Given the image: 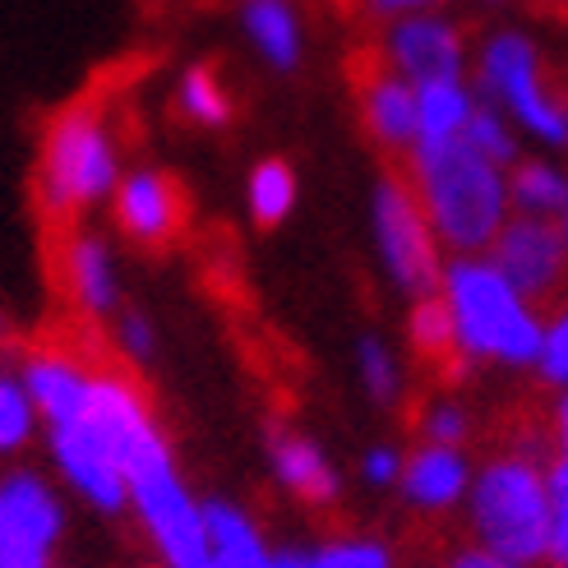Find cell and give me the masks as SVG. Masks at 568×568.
I'll list each match as a JSON object with an SVG mask.
<instances>
[{"label":"cell","instance_id":"cell-20","mask_svg":"<svg viewBox=\"0 0 568 568\" xmlns=\"http://www.w3.org/2000/svg\"><path fill=\"white\" fill-rule=\"evenodd\" d=\"M508 204L523 217H559L568 209V158L564 153H523L508 166Z\"/></svg>","mask_w":568,"mask_h":568},{"label":"cell","instance_id":"cell-12","mask_svg":"<svg viewBox=\"0 0 568 568\" xmlns=\"http://www.w3.org/2000/svg\"><path fill=\"white\" fill-rule=\"evenodd\" d=\"M0 514H6V555L0 559H51L65 536V504L38 471L0 476Z\"/></svg>","mask_w":568,"mask_h":568},{"label":"cell","instance_id":"cell-28","mask_svg":"<svg viewBox=\"0 0 568 568\" xmlns=\"http://www.w3.org/2000/svg\"><path fill=\"white\" fill-rule=\"evenodd\" d=\"M38 425H42V416L33 407V393H28L23 375L0 365V458L23 453L28 444H33Z\"/></svg>","mask_w":568,"mask_h":568},{"label":"cell","instance_id":"cell-27","mask_svg":"<svg viewBox=\"0 0 568 568\" xmlns=\"http://www.w3.org/2000/svg\"><path fill=\"white\" fill-rule=\"evenodd\" d=\"M463 144H467L471 153H480V158H490L495 166H504V172L527 153V149H523L527 139L518 134V125L508 121L495 102H486V98L471 106V116H467V125H463Z\"/></svg>","mask_w":568,"mask_h":568},{"label":"cell","instance_id":"cell-3","mask_svg":"<svg viewBox=\"0 0 568 568\" xmlns=\"http://www.w3.org/2000/svg\"><path fill=\"white\" fill-rule=\"evenodd\" d=\"M463 514L476 546L541 568L550 546V458L531 444H518L476 463Z\"/></svg>","mask_w":568,"mask_h":568},{"label":"cell","instance_id":"cell-24","mask_svg":"<svg viewBox=\"0 0 568 568\" xmlns=\"http://www.w3.org/2000/svg\"><path fill=\"white\" fill-rule=\"evenodd\" d=\"M296 199H301V176L287 158H260L245 176V209L254 217V226H282L296 213Z\"/></svg>","mask_w":568,"mask_h":568},{"label":"cell","instance_id":"cell-19","mask_svg":"<svg viewBox=\"0 0 568 568\" xmlns=\"http://www.w3.org/2000/svg\"><path fill=\"white\" fill-rule=\"evenodd\" d=\"M213 568H273V546L254 514L236 499H204Z\"/></svg>","mask_w":568,"mask_h":568},{"label":"cell","instance_id":"cell-31","mask_svg":"<svg viewBox=\"0 0 568 568\" xmlns=\"http://www.w3.org/2000/svg\"><path fill=\"white\" fill-rule=\"evenodd\" d=\"M536 375L555 393H568V296L546 310V337H541V356H536Z\"/></svg>","mask_w":568,"mask_h":568},{"label":"cell","instance_id":"cell-10","mask_svg":"<svg viewBox=\"0 0 568 568\" xmlns=\"http://www.w3.org/2000/svg\"><path fill=\"white\" fill-rule=\"evenodd\" d=\"M47 448H51V463L61 471V480L89 508H98L106 518H116L130 508L125 467L116 463V453L106 448V439L93 430V420L83 412L74 420L47 425Z\"/></svg>","mask_w":568,"mask_h":568},{"label":"cell","instance_id":"cell-16","mask_svg":"<svg viewBox=\"0 0 568 568\" xmlns=\"http://www.w3.org/2000/svg\"><path fill=\"white\" fill-rule=\"evenodd\" d=\"M471 476L476 463L467 448H448V444H420L407 448V463H403V480H397V495L412 514L420 518H444V514H458L467 504L471 490Z\"/></svg>","mask_w":568,"mask_h":568},{"label":"cell","instance_id":"cell-14","mask_svg":"<svg viewBox=\"0 0 568 568\" xmlns=\"http://www.w3.org/2000/svg\"><path fill=\"white\" fill-rule=\"evenodd\" d=\"M356 121L375 153L403 162L416 149V83L371 61L356 74Z\"/></svg>","mask_w":568,"mask_h":568},{"label":"cell","instance_id":"cell-4","mask_svg":"<svg viewBox=\"0 0 568 568\" xmlns=\"http://www.w3.org/2000/svg\"><path fill=\"white\" fill-rule=\"evenodd\" d=\"M125 176L121 134L111 125V111L102 102H74L55 111V121L42 134L38 153V204L51 222H79L111 204Z\"/></svg>","mask_w":568,"mask_h":568},{"label":"cell","instance_id":"cell-11","mask_svg":"<svg viewBox=\"0 0 568 568\" xmlns=\"http://www.w3.org/2000/svg\"><path fill=\"white\" fill-rule=\"evenodd\" d=\"M116 232L139 250H166L190 222V199L181 181L162 166H125V176L111 194Z\"/></svg>","mask_w":568,"mask_h":568},{"label":"cell","instance_id":"cell-17","mask_svg":"<svg viewBox=\"0 0 568 568\" xmlns=\"http://www.w3.org/2000/svg\"><path fill=\"white\" fill-rule=\"evenodd\" d=\"M19 375L28 384V393H33V407L42 416V425H61V420H74L83 407H89V393H93V375L79 356L70 352H28Z\"/></svg>","mask_w":568,"mask_h":568},{"label":"cell","instance_id":"cell-9","mask_svg":"<svg viewBox=\"0 0 568 568\" xmlns=\"http://www.w3.org/2000/svg\"><path fill=\"white\" fill-rule=\"evenodd\" d=\"M486 260L514 282L531 305H559L568 296V250L559 236V222L550 217H523L514 213L504 232L486 250Z\"/></svg>","mask_w":568,"mask_h":568},{"label":"cell","instance_id":"cell-18","mask_svg":"<svg viewBox=\"0 0 568 568\" xmlns=\"http://www.w3.org/2000/svg\"><path fill=\"white\" fill-rule=\"evenodd\" d=\"M241 33L260 65L273 74H296L305 61V14L301 0H241L236 6Z\"/></svg>","mask_w":568,"mask_h":568},{"label":"cell","instance_id":"cell-36","mask_svg":"<svg viewBox=\"0 0 568 568\" xmlns=\"http://www.w3.org/2000/svg\"><path fill=\"white\" fill-rule=\"evenodd\" d=\"M550 444H555V453H568V393L555 397V412H550Z\"/></svg>","mask_w":568,"mask_h":568},{"label":"cell","instance_id":"cell-13","mask_svg":"<svg viewBox=\"0 0 568 568\" xmlns=\"http://www.w3.org/2000/svg\"><path fill=\"white\" fill-rule=\"evenodd\" d=\"M61 282H65L70 305L83 320L111 324V315L125 305L116 250H111V241L102 232H93V226L70 222V232L61 241Z\"/></svg>","mask_w":568,"mask_h":568},{"label":"cell","instance_id":"cell-23","mask_svg":"<svg viewBox=\"0 0 568 568\" xmlns=\"http://www.w3.org/2000/svg\"><path fill=\"white\" fill-rule=\"evenodd\" d=\"M352 365H356V384L361 393L371 397V407L379 412H397L407 397V371H403V356L388 343L384 333H361L356 347H352Z\"/></svg>","mask_w":568,"mask_h":568},{"label":"cell","instance_id":"cell-41","mask_svg":"<svg viewBox=\"0 0 568 568\" xmlns=\"http://www.w3.org/2000/svg\"><path fill=\"white\" fill-rule=\"evenodd\" d=\"M541 6H568V0H541Z\"/></svg>","mask_w":568,"mask_h":568},{"label":"cell","instance_id":"cell-37","mask_svg":"<svg viewBox=\"0 0 568 568\" xmlns=\"http://www.w3.org/2000/svg\"><path fill=\"white\" fill-rule=\"evenodd\" d=\"M0 568H51V559H19V555H10V559H0Z\"/></svg>","mask_w":568,"mask_h":568},{"label":"cell","instance_id":"cell-29","mask_svg":"<svg viewBox=\"0 0 568 568\" xmlns=\"http://www.w3.org/2000/svg\"><path fill=\"white\" fill-rule=\"evenodd\" d=\"M476 435V416L458 393H439L416 412V439L420 444H448V448H467Z\"/></svg>","mask_w":568,"mask_h":568},{"label":"cell","instance_id":"cell-1","mask_svg":"<svg viewBox=\"0 0 568 568\" xmlns=\"http://www.w3.org/2000/svg\"><path fill=\"white\" fill-rule=\"evenodd\" d=\"M439 296L448 305L463 371H476V365L514 375L536 371L546 337V310L531 305L486 254H453Z\"/></svg>","mask_w":568,"mask_h":568},{"label":"cell","instance_id":"cell-7","mask_svg":"<svg viewBox=\"0 0 568 568\" xmlns=\"http://www.w3.org/2000/svg\"><path fill=\"white\" fill-rule=\"evenodd\" d=\"M371 250L384 282L403 301H420L439 292L448 250L439 245L403 166H388L371 185Z\"/></svg>","mask_w":568,"mask_h":568},{"label":"cell","instance_id":"cell-15","mask_svg":"<svg viewBox=\"0 0 568 568\" xmlns=\"http://www.w3.org/2000/svg\"><path fill=\"white\" fill-rule=\"evenodd\" d=\"M264 453L277 490L296 499L301 508H333L343 499V471H337L333 453L315 435L292 430V425H273Z\"/></svg>","mask_w":568,"mask_h":568},{"label":"cell","instance_id":"cell-2","mask_svg":"<svg viewBox=\"0 0 568 568\" xmlns=\"http://www.w3.org/2000/svg\"><path fill=\"white\" fill-rule=\"evenodd\" d=\"M425 217H430L439 245L453 254H486L504 222L514 217L508 204V172L490 158L471 153L463 139L448 144H416L403 162Z\"/></svg>","mask_w":568,"mask_h":568},{"label":"cell","instance_id":"cell-42","mask_svg":"<svg viewBox=\"0 0 568 568\" xmlns=\"http://www.w3.org/2000/svg\"><path fill=\"white\" fill-rule=\"evenodd\" d=\"M328 6H343V0H328Z\"/></svg>","mask_w":568,"mask_h":568},{"label":"cell","instance_id":"cell-5","mask_svg":"<svg viewBox=\"0 0 568 568\" xmlns=\"http://www.w3.org/2000/svg\"><path fill=\"white\" fill-rule=\"evenodd\" d=\"M471 83L536 149L568 153V89L555 79L546 47L527 28L518 23L486 28L471 51Z\"/></svg>","mask_w":568,"mask_h":568},{"label":"cell","instance_id":"cell-35","mask_svg":"<svg viewBox=\"0 0 568 568\" xmlns=\"http://www.w3.org/2000/svg\"><path fill=\"white\" fill-rule=\"evenodd\" d=\"M444 568H527V564H514V559H504V555H495V550H486V546L471 541V546H463V550H453Z\"/></svg>","mask_w":568,"mask_h":568},{"label":"cell","instance_id":"cell-8","mask_svg":"<svg viewBox=\"0 0 568 568\" xmlns=\"http://www.w3.org/2000/svg\"><path fill=\"white\" fill-rule=\"evenodd\" d=\"M471 38L467 23L448 10H420L379 23L375 33V61L403 74L407 83H435V79H467L471 74Z\"/></svg>","mask_w":568,"mask_h":568},{"label":"cell","instance_id":"cell-25","mask_svg":"<svg viewBox=\"0 0 568 568\" xmlns=\"http://www.w3.org/2000/svg\"><path fill=\"white\" fill-rule=\"evenodd\" d=\"M176 116L194 130H226L236 121V98L213 65H185L176 79Z\"/></svg>","mask_w":568,"mask_h":568},{"label":"cell","instance_id":"cell-26","mask_svg":"<svg viewBox=\"0 0 568 568\" xmlns=\"http://www.w3.org/2000/svg\"><path fill=\"white\" fill-rule=\"evenodd\" d=\"M403 333H407V352L420 365L463 371V365H458V343H453V320H448V305H444L439 292L435 296H420V301H407Z\"/></svg>","mask_w":568,"mask_h":568},{"label":"cell","instance_id":"cell-6","mask_svg":"<svg viewBox=\"0 0 568 568\" xmlns=\"http://www.w3.org/2000/svg\"><path fill=\"white\" fill-rule=\"evenodd\" d=\"M125 480H130V514L144 527L162 568H213L204 499L181 476L166 435L134 453Z\"/></svg>","mask_w":568,"mask_h":568},{"label":"cell","instance_id":"cell-38","mask_svg":"<svg viewBox=\"0 0 568 568\" xmlns=\"http://www.w3.org/2000/svg\"><path fill=\"white\" fill-rule=\"evenodd\" d=\"M476 6H480V10H490V14H504L508 6H514V0H476Z\"/></svg>","mask_w":568,"mask_h":568},{"label":"cell","instance_id":"cell-40","mask_svg":"<svg viewBox=\"0 0 568 568\" xmlns=\"http://www.w3.org/2000/svg\"><path fill=\"white\" fill-rule=\"evenodd\" d=\"M0 555H6V514H0Z\"/></svg>","mask_w":568,"mask_h":568},{"label":"cell","instance_id":"cell-33","mask_svg":"<svg viewBox=\"0 0 568 568\" xmlns=\"http://www.w3.org/2000/svg\"><path fill=\"white\" fill-rule=\"evenodd\" d=\"M403 463H407V448L379 439L356 458V476H361L365 490L384 495V490H397V480H403Z\"/></svg>","mask_w":568,"mask_h":568},{"label":"cell","instance_id":"cell-32","mask_svg":"<svg viewBox=\"0 0 568 568\" xmlns=\"http://www.w3.org/2000/svg\"><path fill=\"white\" fill-rule=\"evenodd\" d=\"M546 568H568V453L550 458V546Z\"/></svg>","mask_w":568,"mask_h":568},{"label":"cell","instance_id":"cell-21","mask_svg":"<svg viewBox=\"0 0 568 568\" xmlns=\"http://www.w3.org/2000/svg\"><path fill=\"white\" fill-rule=\"evenodd\" d=\"M273 568H397V555L384 536L343 531L310 546H273Z\"/></svg>","mask_w":568,"mask_h":568},{"label":"cell","instance_id":"cell-34","mask_svg":"<svg viewBox=\"0 0 568 568\" xmlns=\"http://www.w3.org/2000/svg\"><path fill=\"white\" fill-rule=\"evenodd\" d=\"M448 0H361V10L371 14L375 23H388V19H403V14H420V10H444Z\"/></svg>","mask_w":568,"mask_h":568},{"label":"cell","instance_id":"cell-22","mask_svg":"<svg viewBox=\"0 0 568 568\" xmlns=\"http://www.w3.org/2000/svg\"><path fill=\"white\" fill-rule=\"evenodd\" d=\"M480 102L471 74L467 79H435L416 89V144H448L463 139L471 106Z\"/></svg>","mask_w":568,"mask_h":568},{"label":"cell","instance_id":"cell-39","mask_svg":"<svg viewBox=\"0 0 568 568\" xmlns=\"http://www.w3.org/2000/svg\"><path fill=\"white\" fill-rule=\"evenodd\" d=\"M555 222H559V236H564V250H568V209H564Z\"/></svg>","mask_w":568,"mask_h":568},{"label":"cell","instance_id":"cell-30","mask_svg":"<svg viewBox=\"0 0 568 568\" xmlns=\"http://www.w3.org/2000/svg\"><path fill=\"white\" fill-rule=\"evenodd\" d=\"M111 343L130 365H153L158 361V324L149 320V310L139 305H121L111 315Z\"/></svg>","mask_w":568,"mask_h":568}]
</instances>
